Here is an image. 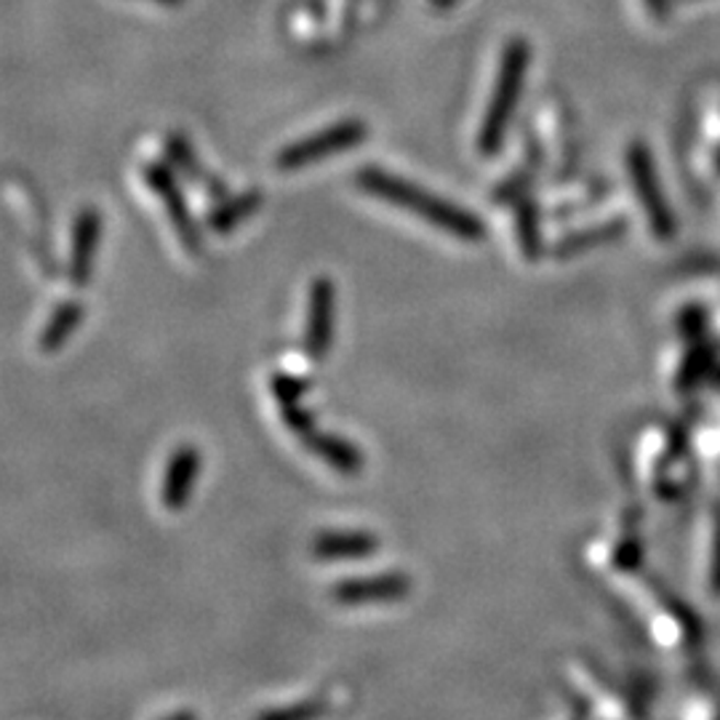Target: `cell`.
<instances>
[{"mask_svg":"<svg viewBox=\"0 0 720 720\" xmlns=\"http://www.w3.org/2000/svg\"><path fill=\"white\" fill-rule=\"evenodd\" d=\"M356 182L360 190L371 192V195L382 198V201L393 203V206L412 211V214L430 222L432 227L443 229V233L449 235H457V238L481 240L483 233H486V227H483V222L477 220V216L468 214V211L454 206V203L443 201V198L430 195L427 190L395 177V173H387L382 169H360Z\"/></svg>","mask_w":720,"mask_h":720,"instance_id":"6da1fadb","label":"cell"},{"mask_svg":"<svg viewBox=\"0 0 720 720\" xmlns=\"http://www.w3.org/2000/svg\"><path fill=\"white\" fill-rule=\"evenodd\" d=\"M529 59H531V48L526 41H513L510 46L505 48L492 104H488L486 121H483V128H481L483 155H494L502 147V142H505L507 126H510L515 113V104L520 102L526 72H529Z\"/></svg>","mask_w":720,"mask_h":720,"instance_id":"7a4b0ae2","label":"cell"},{"mask_svg":"<svg viewBox=\"0 0 720 720\" xmlns=\"http://www.w3.org/2000/svg\"><path fill=\"white\" fill-rule=\"evenodd\" d=\"M365 134L369 132H365V126L360 121H341L337 126L323 128V132L285 147V150L278 153L275 166L281 171L307 169V166L320 164L323 158H331V155L363 145Z\"/></svg>","mask_w":720,"mask_h":720,"instance_id":"3957f363","label":"cell"},{"mask_svg":"<svg viewBox=\"0 0 720 720\" xmlns=\"http://www.w3.org/2000/svg\"><path fill=\"white\" fill-rule=\"evenodd\" d=\"M627 164H630L632 182H635V192L641 198V206L649 216L651 227L660 238H673L675 235V216L670 211L667 201H664V192L660 188V179H656L654 160H651L649 147L641 142H632L630 153H627Z\"/></svg>","mask_w":720,"mask_h":720,"instance_id":"277c9868","label":"cell"},{"mask_svg":"<svg viewBox=\"0 0 720 720\" xmlns=\"http://www.w3.org/2000/svg\"><path fill=\"white\" fill-rule=\"evenodd\" d=\"M145 182H147V188H150L155 195L164 201L173 233L179 235L182 246L198 257V254L203 251V233H201V227L195 225V220H192L188 201H184V192H182V188H179L177 179H173V173L166 169L164 164H150L145 169Z\"/></svg>","mask_w":720,"mask_h":720,"instance_id":"5b68a950","label":"cell"},{"mask_svg":"<svg viewBox=\"0 0 720 720\" xmlns=\"http://www.w3.org/2000/svg\"><path fill=\"white\" fill-rule=\"evenodd\" d=\"M337 294L334 283L328 278H318L310 289V315H307V334H304V350L313 363L326 360L334 341V318H337Z\"/></svg>","mask_w":720,"mask_h":720,"instance_id":"8992f818","label":"cell"},{"mask_svg":"<svg viewBox=\"0 0 720 720\" xmlns=\"http://www.w3.org/2000/svg\"><path fill=\"white\" fill-rule=\"evenodd\" d=\"M99 244H102V214L97 209H83L72 225L70 267H67V275L78 289L94 278Z\"/></svg>","mask_w":720,"mask_h":720,"instance_id":"52a82bcc","label":"cell"},{"mask_svg":"<svg viewBox=\"0 0 720 720\" xmlns=\"http://www.w3.org/2000/svg\"><path fill=\"white\" fill-rule=\"evenodd\" d=\"M203 457L195 446H179L169 459V468L164 475V505L166 510L179 513L188 507L192 488H195L198 475H201Z\"/></svg>","mask_w":720,"mask_h":720,"instance_id":"ba28073f","label":"cell"},{"mask_svg":"<svg viewBox=\"0 0 720 720\" xmlns=\"http://www.w3.org/2000/svg\"><path fill=\"white\" fill-rule=\"evenodd\" d=\"M408 593V580L401 574L358 576V580H341L334 585L331 595L339 604H374V600H395Z\"/></svg>","mask_w":720,"mask_h":720,"instance_id":"9c48e42d","label":"cell"},{"mask_svg":"<svg viewBox=\"0 0 720 720\" xmlns=\"http://www.w3.org/2000/svg\"><path fill=\"white\" fill-rule=\"evenodd\" d=\"M376 537L374 533L363 531H323L315 537L313 552L318 558H328V561H337V558H365L371 552H376Z\"/></svg>","mask_w":720,"mask_h":720,"instance_id":"30bf717a","label":"cell"},{"mask_svg":"<svg viewBox=\"0 0 720 720\" xmlns=\"http://www.w3.org/2000/svg\"><path fill=\"white\" fill-rule=\"evenodd\" d=\"M302 440L313 454H318L323 462L331 464V468L339 470V473H358V470L363 468V457H360V451L350 443V440L337 436H323V432H315V430L307 432Z\"/></svg>","mask_w":720,"mask_h":720,"instance_id":"8fae6325","label":"cell"},{"mask_svg":"<svg viewBox=\"0 0 720 720\" xmlns=\"http://www.w3.org/2000/svg\"><path fill=\"white\" fill-rule=\"evenodd\" d=\"M265 195L259 190H246L240 192V195L229 198V201H222L220 206L209 214L206 220V227L211 233H220V235H227L233 233L235 227H240L248 216H254L262 206Z\"/></svg>","mask_w":720,"mask_h":720,"instance_id":"7c38bea8","label":"cell"},{"mask_svg":"<svg viewBox=\"0 0 720 720\" xmlns=\"http://www.w3.org/2000/svg\"><path fill=\"white\" fill-rule=\"evenodd\" d=\"M80 323H83V304L76 302V300L61 302L59 307L54 310V315L48 318L46 326H43L41 350L43 352H57L59 347L65 345V341L78 331Z\"/></svg>","mask_w":720,"mask_h":720,"instance_id":"4fadbf2b","label":"cell"},{"mask_svg":"<svg viewBox=\"0 0 720 720\" xmlns=\"http://www.w3.org/2000/svg\"><path fill=\"white\" fill-rule=\"evenodd\" d=\"M166 155H169L171 164L177 166V169L182 171L184 177H190V179H201L203 177V169H201V164H198L195 150H192L190 142L184 139L182 134H171L169 136V142H166Z\"/></svg>","mask_w":720,"mask_h":720,"instance_id":"5bb4252c","label":"cell"},{"mask_svg":"<svg viewBox=\"0 0 720 720\" xmlns=\"http://www.w3.org/2000/svg\"><path fill=\"white\" fill-rule=\"evenodd\" d=\"M323 712H326V701L304 699L294 701V705L275 707V710H267L257 720H320Z\"/></svg>","mask_w":720,"mask_h":720,"instance_id":"9a60e30c","label":"cell"},{"mask_svg":"<svg viewBox=\"0 0 720 720\" xmlns=\"http://www.w3.org/2000/svg\"><path fill=\"white\" fill-rule=\"evenodd\" d=\"M518 222H520V225H518L520 244H524L526 257L533 259L539 251H542V238H539V216H537V209H533L529 201L520 203Z\"/></svg>","mask_w":720,"mask_h":720,"instance_id":"2e32d148","label":"cell"},{"mask_svg":"<svg viewBox=\"0 0 720 720\" xmlns=\"http://www.w3.org/2000/svg\"><path fill=\"white\" fill-rule=\"evenodd\" d=\"M272 387V395H275L278 403H296L302 401V395L310 390V382L300 380V376H291V374H275L270 382Z\"/></svg>","mask_w":720,"mask_h":720,"instance_id":"e0dca14e","label":"cell"},{"mask_svg":"<svg viewBox=\"0 0 720 720\" xmlns=\"http://www.w3.org/2000/svg\"><path fill=\"white\" fill-rule=\"evenodd\" d=\"M281 414H283V421L289 425V430H294L296 436L304 438L307 432L315 430V417L310 408L302 406V401L296 403H283L281 406Z\"/></svg>","mask_w":720,"mask_h":720,"instance_id":"ac0fdd59","label":"cell"},{"mask_svg":"<svg viewBox=\"0 0 720 720\" xmlns=\"http://www.w3.org/2000/svg\"><path fill=\"white\" fill-rule=\"evenodd\" d=\"M645 3L651 5V11H654L656 16H667L670 14V0H645Z\"/></svg>","mask_w":720,"mask_h":720,"instance_id":"d6986e66","label":"cell"},{"mask_svg":"<svg viewBox=\"0 0 720 720\" xmlns=\"http://www.w3.org/2000/svg\"><path fill=\"white\" fill-rule=\"evenodd\" d=\"M166 720H195V718H192V712H177V716H171Z\"/></svg>","mask_w":720,"mask_h":720,"instance_id":"ffe728a7","label":"cell"},{"mask_svg":"<svg viewBox=\"0 0 720 720\" xmlns=\"http://www.w3.org/2000/svg\"><path fill=\"white\" fill-rule=\"evenodd\" d=\"M153 3H160V5H182L184 0H153Z\"/></svg>","mask_w":720,"mask_h":720,"instance_id":"44dd1931","label":"cell"},{"mask_svg":"<svg viewBox=\"0 0 720 720\" xmlns=\"http://www.w3.org/2000/svg\"><path fill=\"white\" fill-rule=\"evenodd\" d=\"M454 3V0H432V5H436V9H446V5H451Z\"/></svg>","mask_w":720,"mask_h":720,"instance_id":"7402d4cb","label":"cell"}]
</instances>
